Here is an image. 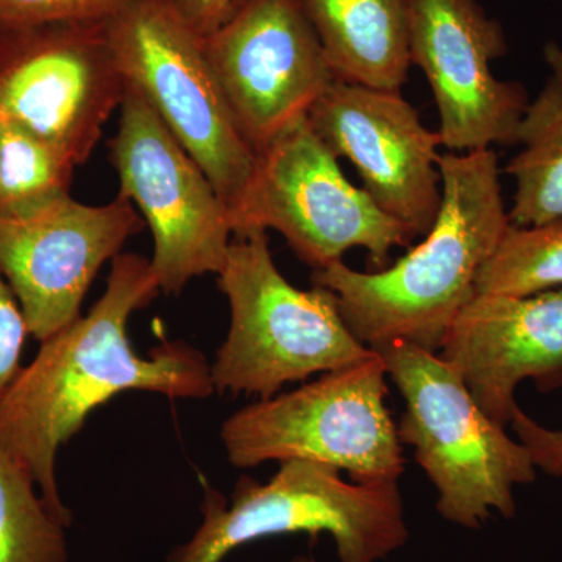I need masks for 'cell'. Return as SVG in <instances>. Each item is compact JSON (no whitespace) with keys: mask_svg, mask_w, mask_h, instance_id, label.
<instances>
[{"mask_svg":"<svg viewBox=\"0 0 562 562\" xmlns=\"http://www.w3.org/2000/svg\"><path fill=\"white\" fill-rule=\"evenodd\" d=\"M438 355L480 408L508 427L524 380L541 391L562 387V288L532 295L476 292L450 324Z\"/></svg>","mask_w":562,"mask_h":562,"instance_id":"9a60e30c","label":"cell"},{"mask_svg":"<svg viewBox=\"0 0 562 562\" xmlns=\"http://www.w3.org/2000/svg\"><path fill=\"white\" fill-rule=\"evenodd\" d=\"M373 350L405 401L398 439L413 447L438 492V513L468 530H479L494 513L512 519L514 490L538 475L530 450L480 408L435 351L406 342Z\"/></svg>","mask_w":562,"mask_h":562,"instance_id":"3957f363","label":"cell"},{"mask_svg":"<svg viewBox=\"0 0 562 562\" xmlns=\"http://www.w3.org/2000/svg\"><path fill=\"white\" fill-rule=\"evenodd\" d=\"M439 171L438 217L405 257L382 271H355L341 260L313 272V286L335 294L347 327L369 349L406 342L438 353L512 225L494 149L441 155Z\"/></svg>","mask_w":562,"mask_h":562,"instance_id":"7a4b0ae2","label":"cell"},{"mask_svg":"<svg viewBox=\"0 0 562 562\" xmlns=\"http://www.w3.org/2000/svg\"><path fill=\"white\" fill-rule=\"evenodd\" d=\"M506 49L502 25L479 0H413L409 60L427 77L441 146L453 154L516 144L530 101L522 85L494 76Z\"/></svg>","mask_w":562,"mask_h":562,"instance_id":"7c38bea8","label":"cell"},{"mask_svg":"<svg viewBox=\"0 0 562 562\" xmlns=\"http://www.w3.org/2000/svg\"><path fill=\"white\" fill-rule=\"evenodd\" d=\"M76 162L24 128L0 120V220H24L69 198Z\"/></svg>","mask_w":562,"mask_h":562,"instance_id":"ac0fdd59","label":"cell"},{"mask_svg":"<svg viewBox=\"0 0 562 562\" xmlns=\"http://www.w3.org/2000/svg\"><path fill=\"white\" fill-rule=\"evenodd\" d=\"M335 79L401 91L412 66L413 0H303Z\"/></svg>","mask_w":562,"mask_h":562,"instance_id":"2e32d148","label":"cell"},{"mask_svg":"<svg viewBox=\"0 0 562 562\" xmlns=\"http://www.w3.org/2000/svg\"><path fill=\"white\" fill-rule=\"evenodd\" d=\"M160 292L150 260L122 251L111 261L102 297L41 342L0 401V447L29 469L41 497L68 528L72 513L61 501L55 462L98 406L127 391L181 401L214 394L210 362L190 344L162 342L149 357L133 349L128 321Z\"/></svg>","mask_w":562,"mask_h":562,"instance_id":"6da1fadb","label":"cell"},{"mask_svg":"<svg viewBox=\"0 0 562 562\" xmlns=\"http://www.w3.org/2000/svg\"><path fill=\"white\" fill-rule=\"evenodd\" d=\"M66 525L27 468L0 447V562H66Z\"/></svg>","mask_w":562,"mask_h":562,"instance_id":"d6986e66","label":"cell"},{"mask_svg":"<svg viewBox=\"0 0 562 562\" xmlns=\"http://www.w3.org/2000/svg\"><path fill=\"white\" fill-rule=\"evenodd\" d=\"M128 0H0V31L57 22L105 21Z\"/></svg>","mask_w":562,"mask_h":562,"instance_id":"44dd1931","label":"cell"},{"mask_svg":"<svg viewBox=\"0 0 562 562\" xmlns=\"http://www.w3.org/2000/svg\"><path fill=\"white\" fill-rule=\"evenodd\" d=\"M202 524L168 562H222L272 536L328 532L339 562H379L408 541L398 483H349L317 462L279 464L268 483L241 476L231 501L206 487Z\"/></svg>","mask_w":562,"mask_h":562,"instance_id":"5b68a950","label":"cell"},{"mask_svg":"<svg viewBox=\"0 0 562 562\" xmlns=\"http://www.w3.org/2000/svg\"><path fill=\"white\" fill-rule=\"evenodd\" d=\"M29 335L20 302L0 273V401L21 372L22 350Z\"/></svg>","mask_w":562,"mask_h":562,"instance_id":"7402d4cb","label":"cell"},{"mask_svg":"<svg viewBox=\"0 0 562 562\" xmlns=\"http://www.w3.org/2000/svg\"><path fill=\"white\" fill-rule=\"evenodd\" d=\"M517 439L530 450L536 469L562 479V430H550L517 408L512 420Z\"/></svg>","mask_w":562,"mask_h":562,"instance_id":"603a6c76","label":"cell"},{"mask_svg":"<svg viewBox=\"0 0 562 562\" xmlns=\"http://www.w3.org/2000/svg\"><path fill=\"white\" fill-rule=\"evenodd\" d=\"M203 44L233 120L257 155L306 120L336 80L303 0H239Z\"/></svg>","mask_w":562,"mask_h":562,"instance_id":"8fae6325","label":"cell"},{"mask_svg":"<svg viewBox=\"0 0 562 562\" xmlns=\"http://www.w3.org/2000/svg\"><path fill=\"white\" fill-rule=\"evenodd\" d=\"M291 562H319L317 560H314L312 557H297L294 558Z\"/></svg>","mask_w":562,"mask_h":562,"instance_id":"d4e9b609","label":"cell"},{"mask_svg":"<svg viewBox=\"0 0 562 562\" xmlns=\"http://www.w3.org/2000/svg\"><path fill=\"white\" fill-rule=\"evenodd\" d=\"M562 288V220L509 225L476 279L483 294L532 295Z\"/></svg>","mask_w":562,"mask_h":562,"instance_id":"ffe728a7","label":"cell"},{"mask_svg":"<svg viewBox=\"0 0 562 562\" xmlns=\"http://www.w3.org/2000/svg\"><path fill=\"white\" fill-rule=\"evenodd\" d=\"M232 220L235 236L279 232L314 271L341 261L357 247L368 250L375 271H382L394 247L409 246L416 238L347 180L338 157L313 131L308 117L258 154Z\"/></svg>","mask_w":562,"mask_h":562,"instance_id":"ba28073f","label":"cell"},{"mask_svg":"<svg viewBox=\"0 0 562 562\" xmlns=\"http://www.w3.org/2000/svg\"><path fill=\"white\" fill-rule=\"evenodd\" d=\"M217 284L231 305V328L210 364L214 392L265 401L284 384L338 371L372 353L347 327L331 291L299 290L284 279L268 232L232 239Z\"/></svg>","mask_w":562,"mask_h":562,"instance_id":"277c9868","label":"cell"},{"mask_svg":"<svg viewBox=\"0 0 562 562\" xmlns=\"http://www.w3.org/2000/svg\"><path fill=\"white\" fill-rule=\"evenodd\" d=\"M131 201L105 205L66 198L24 220H0V273L10 284L29 331L46 341L81 316V303L103 265L144 231Z\"/></svg>","mask_w":562,"mask_h":562,"instance_id":"4fadbf2b","label":"cell"},{"mask_svg":"<svg viewBox=\"0 0 562 562\" xmlns=\"http://www.w3.org/2000/svg\"><path fill=\"white\" fill-rule=\"evenodd\" d=\"M176 3L191 27L206 38L231 16L239 0H176Z\"/></svg>","mask_w":562,"mask_h":562,"instance_id":"cb8c5ba5","label":"cell"},{"mask_svg":"<svg viewBox=\"0 0 562 562\" xmlns=\"http://www.w3.org/2000/svg\"><path fill=\"white\" fill-rule=\"evenodd\" d=\"M105 21L0 31V120L57 147L76 166L90 160L127 90Z\"/></svg>","mask_w":562,"mask_h":562,"instance_id":"30bf717a","label":"cell"},{"mask_svg":"<svg viewBox=\"0 0 562 562\" xmlns=\"http://www.w3.org/2000/svg\"><path fill=\"white\" fill-rule=\"evenodd\" d=\"M543 57L549 77L517 128L516 144L522 150L506 166L516 181L508 210L516 227L562 220V47L547 44Z\"/></svg>","mask_w":562,"mask_h":562,"instance_id":"e0dca14e","label":"cell"},{"mask_svg":"<svg viewBox=\"0 0 562 562\" xmlns=\"http://www.w3.org/2000/svg\"><path fill=\"white\" fill-rule=\"evenodd\" d=\"M109 146L120 195L154 236L150 265L161 292L179 294L198 277L217 276L235 236L231 209L131 83Z\"/></svg>","mask_w":562,"mask_h":562,"instance_id":"9c48e42d","label":"cell"},{"mask_svg":"<svg viewBox=\"0 0 562 562\" xmlns=\"http://www.w3.org/2000/svg\"><path fill=\"white\" fill-rule=\"evenodd\" d=\"M386 379L372 350L299 390L249 403L222 424L228 461L238 469L312 461L349 473L355 483H398L405 457L386 405Z\"/></svg>","mask_w":562,"mask_h":562,"instance_id":"8992f818","label":"cell"},{"mask_svg":"<svg viewBox=\"0 0 562 562\" xmlns=\"http://www.w3.org/2000/svg\"><path fill=\"white\" fill-rule=\"evenodd\" d=\"M308 122L336 157L353 162L380 210L414 236L427 235L442 202L441 139L401 91L335 80Z\"/></svg>","mask_w":562,"mask_h":562,"instance_id":"5bb4252c","label":"cell"},{"mask_svg":"<svg viewBox=\"0 0 562 562\" xmlns=\"http://www.w3.org/2000/svg\"><path fill=\"white\" fill-rule=\"evenodd\" d=\"M105 29L122 76L201 166L233 213L258 155L233 120L202 36L176 0H128L105 21Z\"/></svg>","mask_w":562,"mask_h":562,"instance_id":"52a82bcc","label":"cell"}]
</instances>
